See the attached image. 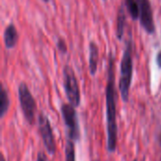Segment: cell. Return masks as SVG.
<instances>
[{
	"label": "cell",
	"instance_id": "cell-1",
	"mask_svg": "<svg viewBox=\"0 0 161 161\" xmlns=\"http://www.w3.org/2000/svg\"><path fill=\"white\" fill-rule=\"evenodd\" d=\"M116 89H115V69L114 57L109 54L108 67V81L106 87V108H107V132L108 151L114 153L117 146V110H116Z\"/></svg>",
	"mask_w": 161,
	"mask_h": 161
},
{
	"label": "cell",
	"instance_id": "cell-2",
	"mask_svg": "<svg viewBox=\"0 0 161 161\" xmlns=\"http://www.w3.org/2000/svg\"><path fill=\"white\" fill-rule=\"evenodd\" d=\"M133 77V42L129 38L126 41L121 62V76L119 82V90L124 102L129 99L130 87Z\"/></svg>",
	"mask_w": 161,
	"mask_h": 161
},
{
	"label": "cell",
	"instance_id": "cell-3",
	"mask_svg": "<svg viewBox=\"0 0 161 161\" xmlns=\"http://www.w3.org/2000/svg\"><path fill=\"white\" fill-rule=\"evenodd\" d=\"M18 96H19L21 109L25 119L30 125H33L36 121L37 104L27 85L24 82L19 85Z\"/></svg>",
	"mask_w": 161,
	"mask_h": 161
},
{
	"label": "cell",
	"instance_id": "cell-4",
	"mask_svg": "<svg viewBox=\"0 0 161 161\" xmlns=\"http://www.w3.org/2000/svg\"><path fill=\"white\" fill-rule=\"evenodd\" d=\"M63 85L66 96L71 105L75 108L80 105V90L75 71L69 65L63 69Z\"/></svg>",
	"mask_w": 161,
	"mask_h": 161
},
{
	"label": "cell",
	"instance_id": "cell-5",
	"mask_svg": "<svg viewBox=\"0 0 161 161\" xmlns=\"http://www.w3.org/2000/svg\"><path fill=\"white\" fill-rule=\"evenodd\" d=\"M60 112L67 129V136L69 140L73 142H78L80 140V129L75 107L70 103L62 104Z\"/></svg>",
	"mask_w": 161,
	"mask_h": 161
},
{
	"label": "cell",
	"instance_id": "cell-6",
	"mask_svg": "<svg viewBox=\"0 0 161 161\" xmlns=\"http://www.w3.org/2000/svg\"><path fill=\"white\" fill-rule=\"evenodd\" d=\"M38 128L46 151L51 156L55 155L57 150V145H56L54 133L47 116L44 115L42 112H41L38 117Z\"/></svg>",
	"mask_w": 161,
	"mask_h": 161
},
{
	"label": "cell",
	"instance_id": "cell-7",
	"mask_svg": "<svg viewBox=\"0 0 161 161\" xmlns=\"http://www.w3.org/2000/svg\"><path fill=\"white\" fill-rule=\"evenodd\" d=\"M140 8V23L142 27L148 34H154L156 31V25L154 22L153 10L150 0H138Z\"/></svg>",
	"mask_w": 161,
	"mask_h": 161
},
{
	"label": "cell",
	"instance_id": "cell-8",
	"mask_svg": "<svg viewBox=\"0 0 161 161\" xmlns=\"http://www.w3.org/2000/svg\"><path fill=\"white\" fill-rule=\"evenodd\" d=\"M18 32L14 25L10 24L8 25L4 32V43L6 48L8 49H12L16 46L18 42Z\"/></svg>",
	"mask_w": 161,
	"mask_h": 161
},
{
	"label": "cell",
	"instance_id": "cell-9",
	"mask_svg": "<svg viewBox=\"0 0 161 161\" xmlns=\"http://www.w3.org/2000/svg\"><path fill=\"white\" fill-rule=\"evenodd\" d=\"M90 58H89V68L92 75H94L97 72L98 61H99V48L94 42H90Z\"/></svg>",
	"mask_w": 161,
	"mask_h": 161
},
{
	"label": "cell",
	"instance_id": "cell-10",
	"mask_svg": "<svg viewBox=\"0 0 161 161\" xmlns=\"http://www.w3.org/2000/svg\"><path fill=\"white\" fill-rule=\"evenodd\" d=\"M126 25V15L125 12V8L124 6L122 5L119 8L118 11V16H117V30H116V34H117V38L118 40H122L124 37V33H125V27Z\"/></svg>",
	"mask_w": 161,
	"mask_h": 161
},
{
	"label": "cell",
	"instance_id": "cell-11",
	"mask_svg": "<svg viewBox=\"0 0 161 161\" xmlns=\"http://www.w3.org/2000/svg\"><path fill=\"white\" fill-rule=\"evenodd\" d=\"M9 108V97L7 90L1 86L0 90V117L3 118Z\"/></svg>",
	"mask_w": 161,
	"mask_h": 161
},
{
	"label": "cell",
	"instance_id": "cell-12",
	"mask_svg": "<svg viewBox=\"0 0 161 161\" xmlns=\"http://www.w3.org/2000/svg\"><path fill=\"white\" fill-rule=\"evenodd\" d=\"M125 6L131 18L136 21L140 18V8L138 0H125Z\"/></svg>",
	"mask_w": 161,
	"mask_h": 161
},
{
	"label": "cell",
	"instance_id": "cell-13",
	"mask_svg": "<svg viewBox=\"0 0 161 161\" xmlns=\"http://www.w3.org/2000/svg\"><path fill=\"white\" fill-rule=\"evenodd\" d=\"M65 161H75V150L73 141H67L65 147Z\"/></svg>",
	"mask_w": 161,
	"mask_h": 161
},
{
	"label": "cell",
	"instance_id": "cell-14",
	"mask_svg": "<svg viewBox=\"0 0 161 161\" xmlns=\"http://www.w3.org/2000/svg\"><path fill=\"white\" fill-rule=\"evenodd\" d=\"M57 47L58 49V51L62 54H66L67 53V44L66 42L62 39V38H58V42H57Z\"/></svg>",
	"mask_w": 161,
	"mask_h": 161
},
{
	"label": "cell",
	"instance_id": "cell-15",
	"mask_svg": "<svg viewBox=\"0 0 161 161\" xmlns=\"http://www.w3.org/2000/svg\"><path fill=\"white\" fill-rule=\"evenodd\" d=\"M37 161H47L45 155L42 152H40L37 156Z\"/></svg>",
	"mask_w": 161,
	"mask_h": 161
},
{
	"label": "cell",
	"instance_id": "cell-16",
	"mask_svg": "<svg viewBox=\"0 0 161 161\" xmlns=\"http://www.w3.org/2000/svg\"><path fill=\"white\" fill-rule=\"evenodd\" d=\"M156 60H157V64L158 66L161 68V50L157 54V57H156Z\"/></svg>",
	"mask_w": 161,
	"mask_h": 161
},
{
	"label": "cell",
	"instance_id": "cell-17",
	"mask_svg": "<svg viewBox=\"0 0 161 161\" xmlns=\"http://www.w3.org/2000/svg\"><path fill=\"white\" fill-rule=\"evenodd\" d=\"M1 161H6L5 160V158H4V156H3V155H1Z\"/></svg>",
	"mask_w": 161,
	"mask_h": 161
},
{
	"label": "cell",
	"instance_id": "cell-18",
	"mask_svg": "<svg viewBox=\"0 0 161 161\" xmlns=\"http://www.w3.org/2000/svg\"><path fill=\"white\" fill-rule=\"evenodd\" d=\"M42 1H43L44 3H48V2H49V0H42Z\"/></svg>",
	"mask_w": 161,
	"mask_h": 161
},
{
	"label": "cell",
	"instance_id": "cell-19",
	"mask_svg": "<svg viewBox=\"0 0 161 161\" xmlns=\"http://www.w3.org/2000/svg\"><path fill=\"white\" fill-rule=\"evenodd\" d=\"M134 161H138V160H137V159H135V160H134Z\"/></svg>",
	"mask_w": 161,
	"mask_h": 161
},
{
	"label": "cell",
	"instance_id": "cell-20",
	"mask_svg": "<svg viewBox=\"0 0 161 161\" xmlns=\"http://www.w3.org/2000/svg\"><path fill=\"white\" fill-rule=\"evenodd\" d=\"M104 1H107V0H104Z\"/></svg>",
	"mask_w": 161,
	"mask_h": 161
},
{
	"label": "cell",
	"instance_id": "cell-21",
	"mask_svg": "<svg viewBox=\"0 0 161 161\" xmlns=\"http://www.w3.org/2000/svg\"><path fill=\"white\" fill-rule=\"evenodd\" d=\"M94 161H98V160H94Z\"/></svg>",
	"mask_w": 161,
	"mask_h": 161
}]
</instances>
